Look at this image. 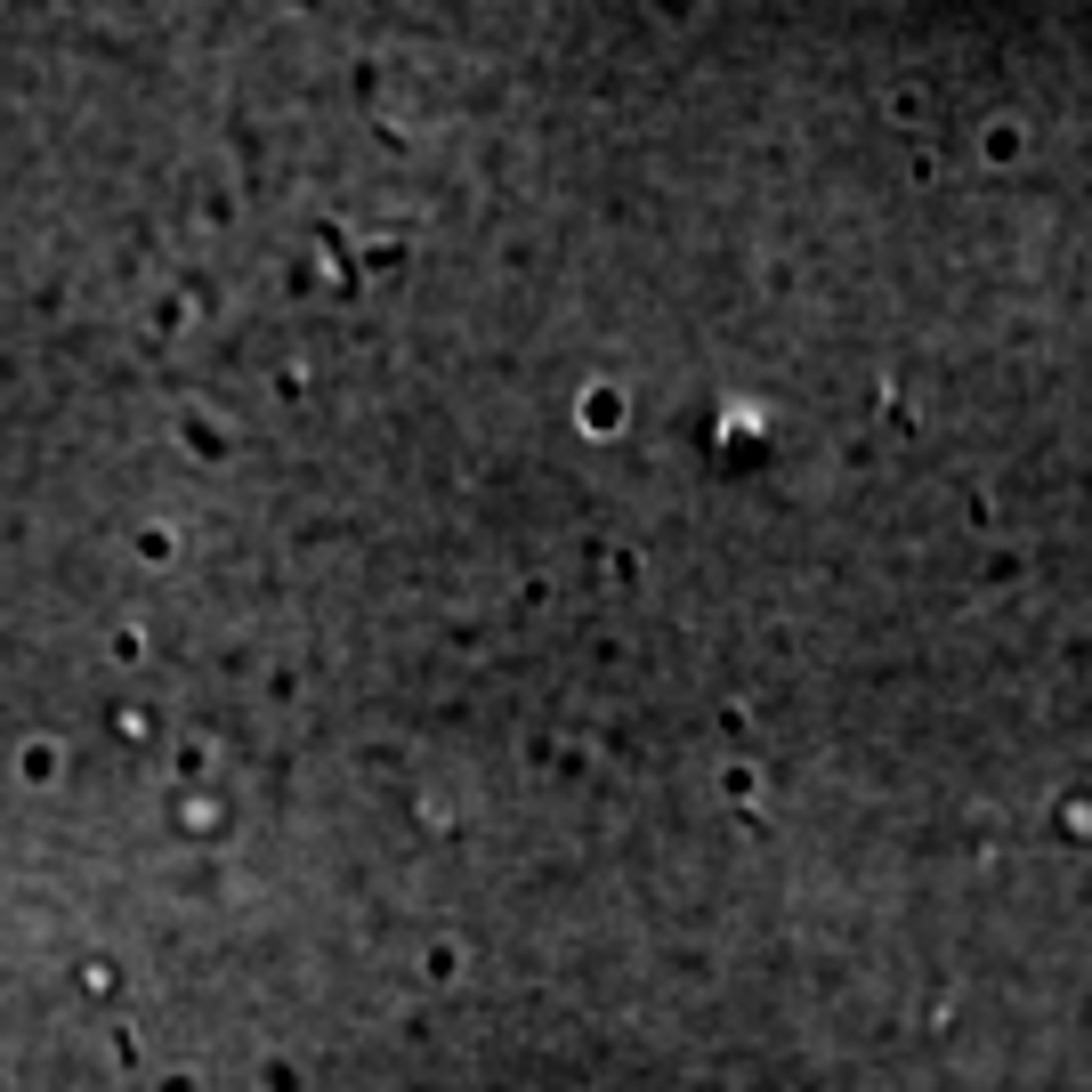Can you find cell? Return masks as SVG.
I'll return each instance as SVG.
<instances>
[{"instance_id": "2", "label": "cell", "mask_w": 1092, "mask_h": 1092, "mask_svg": "<svg viewBox=\"0 0 1092 1092\" xmlns=\"http://www.w3.org/2000/svg\"><path fill=\"white\" fill-rule=\"evenodd\" d=\"M891 113H898V122H923L930 97H923V90H898V97H891Z\"/></svg>"}, {"instance_id": "1", "label": "cell", "mask_w": 1092, "mask_h": 1092, "mask_svg": "<svg viewBox=\"0 0 1092 1092\" xmlns=\"http://www.w3.org/2000/svg\"><path fill=\"white\" fill-rule=\"evenodd\" d=\"M980 154L996 170H1019L1028 163V122H1012V113H1003V122H980Z\"/></svg>"}]
</instances>
